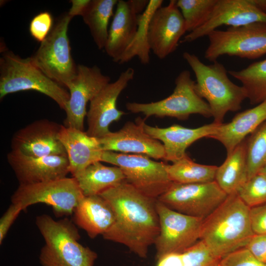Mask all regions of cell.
Masks as SVG:
<instances>
[{
    "instance_id": "36",
    "label": "cell",
    "mask_w": 266,
    "mask_h": 266,
    "mask_svg": "<svg viewBox=\"0 0 266 266\" xmlns=\"http://www.w3.org/2000/svg\"><path fill=\"white\" fill-rule=\"evenodd\" d=\"M220 266H266L246 247L237 249L223 257Z\"/></svg>"
},
{
    "instance_id": "32",
    "label": "cell",
    "mask_w": 266,
    "mask_h": 266,
    "mask_svg": "<svg viewBox=\"0 0 266 266\" xmlns=\"http://www.w3.org/2000/svg\"><path fill=\"white\" fill-rule=\"evenodd\" d=\"M252 133L247 140L248 179L257 174L266 163V121Z\"/></svg>"
},
{
    "instance_id": "25",
    "label": "cell",
    "mask_w": 266,
    "mask_h": 266,
    "mask_svg": "<svg viewBox=\"0 0 266 266\" xmlns=\"http://www.w3.org/2000/svg\"><path fill=\"white\" fill-rule=\"evenodd\" d=\"M248 179L247 141L244 140L228 154L224 163L217 167L215 181L230 195L236 194Z\"/></svg>"
},
{
    "instance_id": "18",
    "label": "cell",
    "mask_w": 266,
    "mask_h": 266,
    "mask_svg": "<svg viewBox=\"0 0 266 266\" xmlns=\"http://www.w3.org/2000/svg\"><path fill=\"white\" fill-rule=\"evenodd\" d=\"M62 126L47 119L35 121L15 133L12 150L32 157L67 156L59 138Z\"/></svg>"
},
{
    "instance_id": "20",
    "label": "cell",
    "mask_w": 266,
    "mask_h": 266,
    "mask_svg": "<svg viewBox=\"0 0 266 266\" xmlns=\"http://www.w3.org/2000/svg\"><path fill=\"white\" fill-rule=\"evenodd\" d=\"M7 160L20 185L61 179L69 173L67 156L32 157L11 150Z\"/></svg>"
},
{
    "instance_id": "27",
    "label": "cell",
    "mask_w": 266,
    "mask_h": 266,
    "mask_svg": "<svg viewBox=\"0 0 266 266\" xmlns=\"http://www.w3.org/2000/svg\"><path fill=\"white\" fill-rule=\"evenodd\" d=\"M118 0H90L81 16L89 28L99 49H104L108 36V24Z\"/></svg>"
},
{
    "instance_id": "10",
    "label": "cell",
    "mask_w": 266,
    "mask_h": 266,
    "mask_svg": "<svg viewBox=\"0 0 266 266\" xmlns=\"http://www.w3.org/2000/svg\"><path fill=\"white\" fill-rule=\"evenodd\" d=\"M84 197L74 177L37 183L19 185L11 197L12 203L20 206L23 210L38 203L50 205L58 217L73 213Z\"/></svg>"
},
{
    "instance_id": "37",
    "label": "cell",
    "mask_w": 266,
    "mask_h": 266,
    "mask_svg": "<svg viewBox=\"0 0 266 266\" xmlns=\"http://www.w3.org/2000/svg\"><path fill=\"white\" fill-rule=\"evenodd\" d=\"M249 215L254 233L266 234V203L250 208Z\"/></svg>"
},
{
    "instance_id": "17",
    "label": "cell",
    "mask_w": 266,
    "mask_h": 266,
    "mask_svg": "<svg viewBox=\"0 0 266 266\" xmlns=\"http://www.w3.org/2000/svg\"><path fill=\"white\" fill-rule=\"evenodd\" d=\"M145 119L138 118L135 122L128 121L120 130L98 138L101 149L164 160L165 151L163 143L145 131Z\"/></svg>"
},
{
    "instance_id": "4",
    "label": "cell",
    "mask_w": 266,
    "mask_h": 266,
    "mask_svg": "<svg viewBox=\"0 0 266 266\" xmlns=\"http://www.w3.org/2000/svg\"><path fill=\"white\" fill-rule=\"evenodd\" d=\"M35 223L45 241L39 256L42 266H94L98 255L78 242L80 235L72 221L42 214Z\"/></svg>"
},
{
    "instance_id": "33",
    "label": "cell",
    "mask_w": 266,
    "mask_h": 266,
    "mask_svg": "<svg viewBox=\"0 0 266 266\" xmlns=\"http://www.w3.org/2000/svg\"><path fill=\"white\" fill-rule=\"evenodd\" d=\"M236 194L251 208L266 203V177L259 172L248 179Z\"/></svg>"
},
{
    "instance_id": "39",
    "label": "cell",
    "mask_w": 266,
    "mask_h": 266,
    "mask_svg": "<svg viewBox=\"0 0 266 266\" xmlns=\"http://www.w3.org/2000/svg\"><path fill=\"white\" fill-rule=\"evenodd\" d=\"M256 258L266 260V234H254L245 247Z\"/></svg>"
},
{
    "instance_id": "26",
    "label": "cell",
    "mask_w": 266,
    "mask_h": 266,
    "mask_svg": "<svg viewBox=\"0 0 266 266\" xmlns=\"http://www.w3.org/2000/svg\"><path fill=\"white\" fill-rule=\"evenodd\" d=\"M75 178L84 196L99 195L126 181L119 167L106 166L100 161L89 165Z\"/></svg>"
},
{
    "instance_id": "43",
    "label": "cell",
    "mask_w": 266,
    "mask_h": 266,
    "mask_svg": "<svg viewBox=\"0 0 266 266\" xmlns=\"http://www.w3.org/2000/svg\"><path fill=\"white\" fill-rule=\"evenodd\" d=\"M259 172L261 173L266 177V163L261 168Z\"/></svg>"
},
{
    "instance_id": "3",
    "label": "cell",
    "mask_w": 266,
    "mask_h": 266,
    "mask_svg": "<svg viewBox=\"0 0 266 266\" xmlns=\"http://www.w3.org/2000/svg\"><path fill=\"white\" fill-rule=\"evenodd\" d=\"M183 57L196 77L195 90L208 104L214 123L221 124L229 111H237L247 99L244 88L229 78L223 65L217 61L210 65L202 63L196 55L188 52Z\"/></svg>"
},
{
    "instance_id": "6",
    "label": "cell",
    "mask_w": 266,
    "mask_h": 266,
    "mask_svg": "<svg viewBox=\"0 0 266 266\" xmlns=\"http://www.w3.org/2000/svg\"><path fill=\"white\" fill-rule=\"evenodd\" d=\"M72 18L68 12L58 17L48 36L30 57L33 63L48 77L66 89L77 69L67 36Z\"/></svg>"
},
{
    "instance_id": "2",
    "label": "cell",
    "mask_w": 266,
    "mask_h": 266,
    "mask_svg": "<svg viewBox=\"0 0 266 266\" xmlns=\"http://www.w3.org/2000/svg\"><path fill=\"white\" fill-rule=\"evenodd\" d=\"M249 211L250 207L236 194L228 195L203 220L200 240L221 259L245 247L255 234L251 226Z\"/></svg>"
},
{
    "instance_id": "38",
    "label": "cell",
    "mask_w": 266,
    "mask_h": 266,
    "mask_svg": "<svg viewBox=\"0 0 266 266\" xmlns=\"http://www.w3.org/2000/svg\"><path fill=\"white\" fill-rule=\"evenodd\" d=\"M22 210L20 206L11 203L1 217L0 219V244H2L11 226Z\"/></svg>"
},
{
    "instance_id": "14",
    "label": "cell",
    "mask_w": 266,
    "mask_h": 266,
    "mask_svg": "<svg viewBox=\"0 0 266 266\" xmlns=\"http://www.w3.org/2000/svg\"><path fill=\"white\" fill-rule=\"evenodd\" d=\"M134 75L133 68H127L115 81L107 84L90 101L86 132L89 135L97 138L105 136L110 132V124L119 121L125 114L118 109L117 99Z\"/></svg>"
},
{
    "instance_id": "22",
    "label": "cell",
    "mask_w": 266,
    "mask_h": 266,
    "mask_svg": "<svg viewBox=\"0 0 266 266\" xmlns=\"http://www.w3.org/2000/svg\"><path fill=\"white\" fill-rule=\"evenodd\" d=\"M59 138L69 162V173L76 177L91 164L100 161L103 151L97 138L86 132L62 126Z\"/></svg>"
},
{
    "instance_id": "8",
    "label": "cell",
    "mask_w": 266,
    "mask_h": 266,
    "mask_svg": "<svg viewBox=\"0 0 266 266\" xmlns=\"http://www.w3.org/2000/svg\"><path fill=\"white\" fill-rule=\"evenodd\" d=\"M100 162L119 167L128 183L143 194L155 199L173 183L167 171V164L153 161L145 155L104 151Z\"/></svg>"
},
{
    "instance_id": "11",
    "label": "cell",
    "mask_w": 266,
    "mask_h": 266,
    "mask_svg": "<svg viewBox=\"0 0 266 266\" xmlns=\"http://www.w3.org/2000/svg\"><path fill=\"white\" fill-rule=\"evenodd\" d=\"M228 196L215 181L190 184L173 182L157 200L173 210L204 219Z\"/></svg>"
},
{
    "instance_id": "13",
    "label": "cell",
    "mask_w": 266,
    "mask_h": 266,
    "mask_svg": "<svg viewBox=\"0 0 266 266\" xmlns=\"http://www.w3.org/2000/svg\"><path fill=\"white\" fill-rule=\"evenodd\" d=\"M110 81V77L104 75L98 66L77 65L76 74L67 87L69 99L65 110V126L83 131L88 102Z\"/></svg>"
},
{
    "instance_id": "16",
    "label": "cell",
    "mask_w": 266,
    "mask_h": 266,
    "mask_svg": "<svg viewBox=\"0 0 266 266\" xmlns=\"http://www.w3.org/2000/svg\"><path fill=\"white\" fill-rule=\"evenodd\" d=\"M257 22L266 23V12L253 0H217L207 21L184 36L180 42L194 41L223 25L235 27Z\"/></svg>"
},
{
    "instance_id": "34",
    "label": "cell",
    "mask_w": 266,
    "mask_h": 266,
    "mask_svg": "<svg viewBox=\"0 0 266 266\" xmlns=\"http://www.w3.org/2000/svg\"><path fill=\"white\" fill-rule=\"evenodd\" d=\"M185 266H220L221 259L216 256L199 240L182 253Z\"/></svg>"
},
{
    "instance_id": "30",
    "label": "cell",
    "mask_w": 266,
    "mask_h": 266,
    "mask_svg": "<svg viewBox=\"0 0 266 266\" xmlns=\"http://www.w3.org/2000/svg\"><path fill=\"white\" fill-rule=\"evenodd\" d=\"M228 72L241 83L250 103L258 104L266 100V59Z\"/></svg>"
},
{
    "instance_id": "24",
    "label": "cell",
    "mask_w": 266,
    "mask_h": 266,
    "mask_svg": "<svg viewBox=\"0 0 266 266\" xmlns=\"http://www.w3.org/2000/svg\"><path fill=\"white\" fill-rule=\"evenodd\" d=\"M73 220L94 238L111 228L115 215L110 204L100 195L84 196L74 209Z\"/></svg>"
},
{
    "instance_id": "41",
    "label": "cell",
    "mask_w": 266,
    "mask_h": 266,
    "mask_svg": "<svg viewBox=\"0 0 266 266\" xmlns=\"http://www.w3.org/2000/svg\"><path fill=\"white\" fill-rule=\"evenodd\" d=\"M90 0H72L71 7L69 9L68 13L72 17L77 15L81 16L83 11L89 3Z\"/></svg>"
},
{
    "instance_id": "31",
    "label": "cell",
    "mask_w": 266,
    "mask_h": 266,
    "mask_svg": "<svg viewBox=\"0 0 266 266\" xmlns=\"http://www.w3.org/2000/svg\"><path fill=\"white\" fill-rule=\"evenodd\" d=\"M217 0H178L176 3L189 33L204 24L209 18Z\"/></svg>"
},
{
    "instance_id": "35",
    "label": "cell",
    "mask_w": 266,
    "mask_h": 266,
    "mask_svg": "<svg viewBox=\"0 0 266 266\" xmlns=\"http://www.w3.org/2000/svg\"><path fill=\"white\" fill-rule=\"evenodd\" d=\"M53 26V19L51 13L47 11L41 12L31 20L29 32L33 38L41 43L48 36Z\"/></svg>"
},
{
    "instance_id": "42",
    "label": "cell",
    "mask_w": 266,
    "mask_h": 266,
    "mask_svg": "<svg viewBox=\"0 0 266 266\" xmlns=\"http://www.w3.org/2000/svg\"><path fill=\"white\" fill-rule=\"evenodd\" d=\"M253 1L259 8L266 12V0H253Z\"/></svg>"
},
{
    "instance_id": "9",
    "label": "cell",
    "mask_w": 266,
    "mask_h": 266,
    "mask_svg": "<svg viewBox=\"0 0 266 266\" xmlns=\"http://www.w3.org/2000/svg\"><path fill=\"white\" fill-rule=\"evenodd\" d=\"M207 36L209 43L204 58L212 63L224 55L255 59L266 54V23L215 30Z\"/></svg>"
},
{
    "instance_id": "7",
    "label": "cell",
    "mask_w": 266,
    "mask_h": 266,
    "mask_svg": "<svg viewBox=\"0 0 266 266\" xmlns=\"http://www.w3.org/2000/svg\"><path fill=\"white\" fill-rule=\"evenodd\" d=\"M195 83L190 71L183 70L176 77L174 89L168 97L149 103L128 102L126 108L132 113H142L146 118L155 116L186 120L193 114L212 117L208 104L196 93Z\"/></svg>"
},
{
    "instance_id": "12",
    "label": "cell",
    "mask_w": 266,
    "mask_h": 266,
    "mask_svg": "<svg viewBox=\"0 0 266 266\" xmlns=\"http://www.w3.org/2000/svg\"><path fill=\"white\" fill-rule=\"evenodd\" d=\"M156 205L160 223L154 243L157 261L169 253H183L200 240L204 219L173 210L157 199Z\"/></svg>"
},
{
    "instance_id": "15",
    "label": "cell",
    "mask_w": 266,
    "mask_h": 266,
    "mask_svg": "<svg viewBox=\"0 0 266 266\" xmlns=\"http://www.w3.org/2000/svg\"><path fill=\"white\" fill-rule=\"evenodd\" d=\"M186 32L184 18L176 0H171L166 6L156 10L149 20V48L159 59H164L175 51Z\"/></svg>"
},
{
    "instance_id": "19",
    "label": "cell",
    "mask_w": 266,
    "mask_h": 266,
    "mask_svg": "<svg viewBox=\"0 0 266 266\" xmlns=\"http://www.w3.org/2000/svg\"><path fill=\"white\" fill-rule=\"evenodd\" d=\"M148 2L146 0H118L104 49L113 62L118 63L132 42L138 29L140 15Z\"/></svg>"
},
{
    "instance_id": "28",
    "label": "cell",
    "mask_w": 266,
    "mask_h": 266,
    "mask_svg": "<svg viewBox=\"0 0 266 266\" xmlns=\"http://www.w3.org/2000/svg\"><path fill=\"white\" fill-rule=\"evenodd\" d=\"M217 167L195 163L187 154L171 165L167 164L166 169L173 182L190 184L215 181Z\"/></svg>"
},
{
    "instance_id": "44",
    "label": "cell",
    "mask_w": 266,
    "mask_h": 266,
    "mask_svg": "<svg viewBox=\"0 0 266 266\" xmlns=\"http://www.w3.org/2000/svg\"><path fill=\"white\" fill-rule=\"evenodd\" d=\"M265 264H266V261H265Z\"/></svg>"
},
{
    "instance_id": "23",
    "label": "cell",
    "mask_w": 266,
    "mask_h": 266,
    "mask_svg": "<svg viewBox=\"0 0 266 266\" xmlns=\"http://www.w3.org/2000/svg\"><path fill=\"white\" fill-rule=\"evenodd\" d=\"M266 121V100L252 108L237 114L230 122L218 124L208 138L221 143L228 154Z\"/></svg>"
},
{
    "instance_id": "1",
    "label": "cell",
    "mask_w": 266,
    "mask_h": 266,
    "mask_svg": "<svg viewBox=\"0 0 266 266\" xmlns=\"http://www.w3.org/2000/svg\"><path fill=\"white\" fill-rule=\"evenodd\" d=\"M99 195L109 202L115 215L114 223L102 235L103 238L125 245L141 258H147L160 232L157 199L126 181Z\"/></svg>"
},
{
    "instance_id": "5",
    "label": "cell",
    "mask_w": 266,
    "mask_h": 266,
    "mask_svg": "<svg viewBox=\"0 0 266 266\" xmlns=\"http://www.w3.org/2000/svg\"><path fill=\"white\" fill-rule=\"evenodd\" d=\"M33 90L52 99L65 110L69 99L66 88L48 77L32 61L11 51L0 58V99L16 92Z\"/></svg>"
},
{
    "instance_id": "29",
    "label": "cell",
    "mask_w": 266,
    "mask_h": 266,
    "mask_svg": "<svg viewBox=\"0 0 266 266\" xmlns=\"http://www.w3.org/2000/svg\"><path fill=\"white\" fill-rule=\"evenodd\" d=\"M162 0H150L139 17L138 29L130 45L121 57L117 63L123 64L137 56L143 65L150 62V51L147 40V29L149 20L153 13L162 6Z\"/></svg>"
},
{
    "instance_id": "21",
    "label": "cell",
    "mask_w": 266,
    "mask_h": 266,
    "mask_svg": "<svg viewBox=\"0 0 266 266\" xmlns=\"http://www.w3.org/2000/svg\"><path fill=\"white\" fill-rule=\"evenodd\" d=\"M218 124L213 122L196 128H188L178 124L159 128L145 123L144 128L149 135L163 142L165 151L164 160L174 163L187 155L186 149L194 142L211 135Z\"/></svg>"
},
{
    "instance_id": "40",
    "label": "cell",
    "mask_w": 266,
    "mask_h": 266,
    "mask_svg": "<svg viewBox=\"0 0 266 266\" xmlns=\"http://www.w3.org/2000/svg\"><path fill=\"white\" fill-rule=\"evenodd\" d=\"M157 266H185L182 253L166 254L157 261Z\"/></svg>"
}]
</instances>
